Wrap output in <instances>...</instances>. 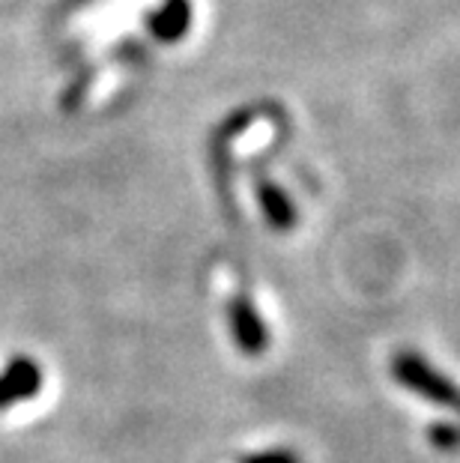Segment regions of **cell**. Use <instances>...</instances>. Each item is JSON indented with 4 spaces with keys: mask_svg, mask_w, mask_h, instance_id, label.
Listing matches in <instances>:
<instances>
[]
</instances>
